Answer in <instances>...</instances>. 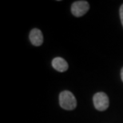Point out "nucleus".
Segmentation results:
<instances>
[{
    "instance_id": "nucleus-3",
    "label": "nucleus",
    "mask_w": 123,
    "mask_h": 123,
    "mask_svg": "<svg viewBox=\"0 0 123 123\" xmlns=\"http://www.w3.org/2000/svg\"><path fill=\"white\" fill-rule=\"evenodd\" d=\"M90 5L86 1L74 2L71 6V12L76 17L83 16L89 11Z\"/></svg>"
},
{
    "instance_id": "nucleus-4",
    "label": "nucleus",
    "mask_w": 123,
    "mask_h": 123,
    "mask_svg": "<svg viewBox=\"0 0 123 123\" xmlns=\"http://www.w3.org/2000/svg\"><path fill=\"white\" fill-rule=\"evenodd\" d=\"M30 40L31 43L35 46H41L43 43V33L38 29H33L30 33Z\"/></svg>"
},
{
    "instance_id": "nucleus-2",
    "label": "nucleus",
    "mask_w": 123,
    "mask_h": 123,
    "mask_svg": "<svg viewBox=\"0 0 123 123\" xmlns=\"http://www.w3.org/2000/svg\"><path fill=\"white\" fill-rule=\"evenodd\" d=\"M93 104L96 110L99 111H104L109 107L110 101L108 96L103 92H99L95 93L93 96Z\"/></svg>"
},
{
    "instance_id": "nucleus-6",
    "label": "nucleus",
    "mask_w": 123,
    "mask_h": 123,
    "mask_svg": "<svg viewBox=\"0 0 123 123\" xmlns=\"http://www.w3.org/2000/svg\"><path fill=\"white\" fill-rule=\"evenodd\" d=\"M120 18H121V22L123 26V4L120 7Z\"/></svg>"
},
{
    "instance_id": "nucleus-5",
    "label": "nucleus",
    "mask_w": 123,
    "mask_h": 123,
    "mask_svg": "<svg viewBox=\"0 0 123 123\" xmlns=\"http://www.w3.org/2000/svg\"><path fill=\"white\" fill-rule=\"evenodd\" d=\"M52 66L58 72H65L68 70V63L61 57L55 58L52 61Z\"/></svg>"
},
{
    "instance_id": "nucleus-1",
    "label": "nucleus",
    "mask_w": 123,
    "mask_h": 123,
    "mask_svg": "<svg viewBox=\"0 0 123 123\" xmlns=\"http://www.w3.org/2000/svg\"><path fill=\"white\" fill-rule=\"evenodd\" d=\"M59 104L64 110H72L76 108L77 101L72 93L68 90H65L59 94Z\"/></svg>"
},
{
    "instance_id": "nucleus-7",
    "label": "nucleus",
    "mask_w": 123,
    "mask_h": 123,
    "mask_svg": "<svg viewBox=\"0 0 123 123\" xmlns=\"http://www.w3.org/2000/svg\"><path fill=\"white\" fill-rule=\"evenodd\" d=\"M121 78H122V80L123 82V68L122 69V70H121Z\"/></svg>"
}]
</instances>
